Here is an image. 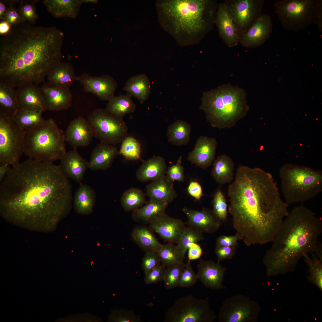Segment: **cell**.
Returning <instances> with one entry per match:
<instances>
[{
  "instance_id": "2e32d148",
  "label": "cell",
  "mask_w": 322,
  "mask_h": 322,
  "mask_svg": "<svg viewBox=\"0 0 322 322\" xmlns=\"http://www.w3.org/2000/svg\"><path fill=\"white\" fill-rule=\"evenodd\" d=\"M273 24L270 16L261 14L248 30L239 38V43L248 48L261 46L269 38L272 31Z\"/></svg>"
},
{
  "instance_id": "4316f807",
  "label": "cell",
  "mask_w": 322,
  "mask_h": 322,
  "mask_svg": "<svg viewBox=\"0 0 322 322\" xmlns=\"http://www.w3.org/2000/svg\"><path fill=\"white\" fill-rule=\"evenodd\" d=\"M142 161L136 174L137 178L140 182L152 181L166 175L167 168L165 160L162 157L154 156Z\"/></svg>"
},
{
  "instance_id": "836d02e7",
  "label": "cell",
  "mask_w": 322,
  "mask_h": 322,
  "mask_svg": "<svg viewBox=\"0 0 322 322\" xmlns=\"http://www.w3.org/2000/svg\"><path fill=\"white\" fill-rule=\"evenodd\" d=\"M212 164L211 174L218 183L224 185L232 181L235 164L230 157L225 154L220 155L215 159Z\"/></svg>"
},
{
  "instance_id": "be15d7a7",
  "label": "cell",
  "mask_w": 322,
  "mask_h": 322,
  "mask_svg": "<svg viewBox=\"0 0 322 322\" xmlns=\"http://www.w3.org/2000/svg\"><path fill=\"white\" fill-rule=\"evenodd\" d=\"M81 1L82 4L84 3H96L97 2V0H81Z\"/></svg>"
},
{
  "instance_id": "5b68a950",
  "label": "cell",
  "mask_w": 322,
  "mask_h": 322,
  "mask_svg": "<svg viewBox=\"0 0 322 322\" xmlns=\"http://www.w3.org/2000/svg\"><path fill=\"white\" fill-rule=\"evenodd\" d=\"M218 4L213 0H170L159 8L164 27L185 46L198 44L213 28Z\"/></svg>"
},
{
  "instance_id": "ac0fdd59",
  "label": "cell",
  "mask_w": 322,
  "mask_h": 322,
  "mask_svg": "<svg viewBox=\"0 0 322 322\" xmlns=\"http://www.w3.org/2000/svg\"><path fill=\"white\" fill-rule=\"evenodd\" d=\"M46 110L67 109L72 106V95L69 87L56 85L47 82L39 87Z\"/></svg>"
},
{
  "instance_id": "94428289",
  "label": "cell",
  "mask_w": 322,
  "mask_h": 322,
  "mask_svg": "<svg viewBox=\"0 0 322 322\" xmlns=\"http://www.w3.org/2000/svg\"><path fill=\"white\" fill-rule=\"evenodd\" d=\"M11 168L7 164L0 165V181L1 182L5 177L7 172Z\"/></svg>"
},
{
  "instance_id": "7bdbcfd3",
  "label": "cell",
  "mask_w": 322,
  "mask_h": 322,
  "mask_svg": "<svg viewBox=\"0 0 322 322\" xmlns=\"http://www.w3.org/2000/svg\"><path fill=\"white\" fill-rule=\"evenodd\" d=\"M121 143L119 154L128 160L141 159V147L138 141L133 137L127 136Z\"/></svg>"
},
{
  "instance_id": "44dd1931",
  "label": "cell",
  "mask_w": 322,
  "mask_h": 322,
  "mask_svg": "<svg viewBox=\"0 0 322 322\" xmlns=\"http://www.w3.org/2000/svg\"><path fill=\"white\" fill-rule=\"evenodd\" d=\"M197 268L198 279L205 287L215 290L225 288L223 281L227 268L219 262L201 259Z\"/></svg>"
},
{
  "instance_id": "4dcf8cb0",
  "label": "cell",
  "mask_w": 322,
  "mask_h": 322,
  "mask_svg": "<svg viewBox=\"0 0 322 322\" xmlns=\"http://www.w3.org/2000/svg\"><path fill=\"white\" fill-rule=\"evenodd\" d=\"M73 198L74 207L78 213L88 215L92 213L96 201V193L94 189L90 186L79 184Z\"/></svg>"
},
{
  "instance_id": "d6986e66",
  "label": "cell",
  "mask_w": 322,
  "mask_h": 322,
  "mask_svg": "<svg viewBox=\"0 0 322 322\" xmlns=\"http://www.w3.org/2000/svg\"><path fill=\"white\" fill-rule=\"evenodd\" d=\"M150 227L164 241L177 243L186 227L181 219L168 215L165 212L149 223Z\"/></svg>"
},
{
  "instance_id": "6f0895ef",
  "label": "cell",
  "mask_w": 322,
  "mask_h": 322,
  "mask_svg": "<svg viewBox=\"0 0 322 322\" xmlns=\"http://www.w3.org/2000/svg\"><path fill=\"white\" fill-rule=\"evenodd\" d=\"M187 190L189 194L197 200H199L202 196L201 186L197 182H191L188 185Z\"/></svg>"
},
{
  "instance_id": "d590c367",
  "label": "cell",
  "mask_w": 322,
  "mask_h": 322,
  "mask_svg": "<svg viewBox=\"0 0 322 322\" xmlns=\"http://www.w3.org/2000/svg\"><path fill=\"white\" fill-rule=\"evenodd\" d=\"M132 97L128 93L118 96H114L108 101L105 109L112 115L123 119L125 115L134 112L135 109L136 105Z\"/></svg>"
},
{
  "instance_id": "680465c9",
  "label": "cell",
  "mask_w": 322,
  "mask_h": 322,
  "mask_svg": "<svg viewBox=\"0 0 322 322\" xmlns=\"http://www.w3.org/2000/svg\"><path fill=\"white\" fill-rule=\"evenodd\" d=\"M188 251V260L190 261L199 258L202 253V249L197 243L191 244Z\"/></svg>"
},
{
  "instance_id": "6125c7cd",
  "label": "cell",
  "mask_w": 322,
  "mask_h": 322,
  "mask_svg": "<svg viewBox=\"0 0 322 322\" xmlns=\"http://www.w3.org/2000/svg\"><path fill=\"white\" fill-rule=\"evenodd\" d=\"M8 8L4 0H0V18L1 20H3Z\"/></svg>"
},
{
  "instance_id": "b9f144b4",
  "label": "cell",
  "mask_w": 322,
  "mask_h": 322,
  "mask_svg": "<svg viewBox=\"0 0 322 322\" xmlns=\"http://www.w3.org/2000/svg\"><path fill=\"white\" fill-rule=\"evenodd\" d=\"M203 238L202 233L189 226L186 227L177 245L183 261L189 245L193 243H197Z\"/></svg>"
},
{
  "instance_id": "f907efd6",
  "label": "cell",
  "mask_w": 322,
  "mask_h": 322,
  "mask_svg": "<svg viewBox=\"0 0 322 322\" xmlns=\"http://www.w3.org/2000/svg\"><path fill=\"white\" fill-rule=\"evenodd\" d=\"M182 156H180L176 164L171 165L167 169L165 175L173 182L175 181L182 182L185 181L184 169L182 165Z\"/></svg>"
},
{
  "instance_id": "d6a6232c",
  "label": "cell",
  "mask_w": 322,
  "mask_h": 322,
  "mask_svg": "<svg viewBox=\"0 0 322 322\" xmlns=\"http://www.w3.org/2000/svg\"><path fill=\"white\" fill-rule=\"evenodd\" d=\"M151 88V82L148 76L145 74H142L130 78L126 83L123 89L142 104L148 99Z\"/></svg>"
},
{
  "instance_id": "d4e9b609",
  "label": "cell",
  "mask_w": 322,
  "mask_h": 322,
  "mask_svg": "<svg viewBox=\"0 0 322 322\" xmlns=\"http://www.w3.org/2000/svg\"><path fill=\"white\" fill-rule=\"evenodd\" d=\"M19 108L26 111L44 112L46 109L44 101L38 85L29 84L16 90Z\"/></svg>"
},
{
  "instance_id": "4fadbf2b",
  "label": "cell",
  "mask_w": 322,
  "mask_h": 322,
  "mask_svg": "<svg viewBox=\"0 0 322 322\" xmlns=\"http://www.w3.org/2000/svg\"><path fill=\"white\" fill-rule=\"evenodd\" d=\"M261 311L255 301L242 294L234 295L226 299L219 311V322H256Z\"/></svg>"
},
{
  "instance_id": "83f0119b",
  "label": "cell",
  "mask_w": 322,
  "mask_h": 322,
  "mask_svg": "<svg viewBox=\"0 0 322 322\" xmlns=\"http://www.w3.org/2000/svg\"><path fill=\"white\" fill-rule=\"evenodd\" d=\"M173 183L165 175L148 184L145 194L149 198L171 203L177 196Z\"/></svg>"
},
{
  "instance_id": "ab89813d",
  "label": "cell",
  "mask_w": 322,
  "mask_h": 322,
  "mask_svg": "<svg viewBox=\"0 0 322 322\" xmlns=\"http://www.w3.org/2000/svg\"><path fill=\"white\" fill-rule=\"evenodd\" d=\"M145 194L141 189L132 188L125 191L120 199V203L126 211H133L145 204L147 202Z\"/></svg>"
},
{
  "instance_id": "f1b7e54d",
  "label": "cell",
  "mask_w": 322,
  "mask_h": 322,
  "mask_svg": "<svg viewBox=\"0 0 322 322\" xmlns=\"http://www.w3.org/2000/svg\"><path fill=\"white\" fill-rule=\"evenodd\" d=\"M42 3L48 11L57 18H75L82 4L81 0H43Z\"/></svg>"
},
{
  "instance_id": "91938a15",
  "label": "cell",
  "mask_w": 322,
  "mask_h": 322,
  "mask_svg": "<svg viewBox=\"0 0 322 322\" xmlns=\"http://www.w3.org/2000/svg\"><path fill=\"white\" fill-rule=\"evenodd\" d=\"M12 26L6 21L1 20L0 22V34L3 35L7 34L10 30Z\"/></svg>"
},
{
  "instance_id": "7402d4cb",
  "label": "cell",
  "mask_w": 322,
  "mask_h": 322,
  "mask_svg": "<svg viewBox=\"0 0 322 322\" xmlns=\"http://www.w3.org/2000/svg\"><path fill=\"white\" fill-rule=\"evenodd\" d=\"M65 141L76 149L88 146L94 137L87 120L80 116L72 120L64 132Z\"/></svg>"
},
{
  "instance_id": "f6af8a7d",
  "label": "cell",
  "mask_w": 322,
  "mask_h": 322,
  "mask_svg": "<svg viewBox=\"0 0 322 322\" xmlns=\"http://www.w3.org/2000/svg\"><path fill=\"white\" fill-rule=\"evenodd\" d=\"M185 265V264L183 262L172 264L166 267L163 281L165 289L171 290L177 287L179 277Z\"/></svg>"
},
{
  "instance_id": "ffe728a7",
  "label": "cell",
  "mask_w": 322,
  "mask_h": 322,
  "mask_svg": "<svg viewBox=\"0 0 322 322\" xmlns=\"http://www.w3.org/2000/svg\"><path fill=\"white\" fill-rule=\"evenodd\" d=\"M218 143L214 138L201 136L198 137L187 159L192 164L203 169L210 166L215 160Z\"/></svg>"
},
{
  "instance_id": "db71d44e",
  "label": "cell",
  "mask_w": 322,
  "mask_h": 322,
  "mask_svg": "<svg viewBox=\"0 0 322 322\" xmlns=\"http://www.w3.org/2000/svg\"><path fill=\"white\" fill-rule=\"evenodd\" d=\"M3 20L7 21L12 26L26 22L20 16L14 5L9 6Z\"/></svg>"
},
{
  "instance_id": "8992f818",
  "label": "cell",
  "mask_w": 322,
  "mask_h": 322,
  "mask_svg": "<svg viewBox=\"0 0 322 322\" xmlns=\"http://www.w3.org/2000/svg\"><path fill=\"white\" fill-rule=\"evenodd\" d=\"M245 90L238 86L222 85L203 93L200 109L212 127L230 129L245 117L249 110Z\"/></svg>"
},
{
  "instance_id": "c3c4849f",
  "label": "cell",
  "mask_w": 322,
  "mask_h": 322,
  "mask_svg": "<svg viewBox=\"0 0 322 322\" xmlns=\"http://www.w3.org/2000/svg\"><path fill=\"white\" fill-rule=\"evenodd\" d=\"M190 261L188 260L185 264V267L180 275L177 287L181 288L190 287L195 284L198 280L197 274L193 270Z\"/></svg>"
},
{
  "instance_id": "603a6c76",
  "label": "cell",
  "mask_w": 322,
  "mask_h": 322,
  "mask_svg": "<svg viewBox=\"0 0 322 322\" xmlns=\"http://www.w3.org/2000/svg\"><path fill=\"white\" fill-rule=\"evenodd\" d=\"M214 24L217 27L219 37L228 47L237 46L239 37L237 28L224 4H218Z\"/></svg>"
},
{
  "instance_id": "5bb4252c",
  "label": "cell",
  "mask_w": 322,
  "mask_h": 322,
  "mask_svg": "<svg viewBox=\"0 0 322 322\" xmlns=\"http://www.w3.org/2000/svg\"><path fill=\"white\" fill-rule=\"evenodd\" d=\"M263 0H227L223 3L237 30L239 38L261 14Z\"/></svg>"
},
{
  "instance_id": "1f68e13d",
  "label": "cell",
  "mask_w": 322,
  "mask_h": 322,
  "mask_svg": "<svg viewBox=\"0 0 322 322\" xmlns=\"http://www.w3.org/2000/svg\"><path fill=\"white\" fill-rule=\"evenodd\" d=\"M76 77L72 64L62 61L51 69L47 78L49 82L60 86L69 87L76 80Z\"/></svg>"
},
{
  "instance_id": "ee69618b",
  "label": "cell",
  "mask_w": 322,
  "mask_h": 322,
  "mask_svg": "<svg viewBox=\"0 0 322 322\" xmlns=\"http://www.w3.org/2000/svg\"><path fill=\"white\" fill-rule=\"evenodd\" d=\"M161 263L166 267L174 264L183 262L177 246L168 242L162 245L157 252Z\"/></svg>"
},
{
  "instance_id": "484cf974",
  "label": "cell",
  "mask_w": 322,
  "mask_h": 322,
  "mask_svg": "<svg viewBox=\"0 0 322 322\" xmlns=\"http://www.w3.org/2000/svg\"><path fill=\"white\" fill-rule=\"evenodd\" d=\"M119 151L114 145L101 142L93 150L88 163L91 170H106L111 166Z\"/></svg>"
},
{
  "instance_id": "11a10c76",
  "label": "cell",
  "mask_w": 322,
  "mask_h": 322,
  "mask_svg": "<svg viewBox=\"0 0 322 322\" xmlns=\"http://www.w3.org/2000/svg\"><path fill=\"white\" fill-rule=\"evenodd\" d=\"M236 250V247L234 246L216 247L215 252L217 258V262L232 258L235 255Z\"/></svg>"
},
{
  "instance_id": "52a82bcc",
  "label": "cell",
  "mask_w": 322,
  "mask_h": 322,
  "mask_svg": "<svg viewBox=\"0 0 322 322\" xmlns=\"http://www.w3.org/2000/svg\"><path fill=\"white\" fill-rule=\"evenodd\" d=\"M64 132L50 118L24 131V153L29 159L53 163L66 152Z\"/></svg>"
},
{
  "instance_id": "cb8c5ba5",
  "label": "cell",
  "mask_w": 322,
  "mask_h": 322,
  "mask_svg": "<svg viewBox=\"0 0 322 322\" xmlns=\"http://www.w3.org/2000/svg\"><path fill=\"white\" fill-rule=\"evenodd\" d=\"M60 160L59 165L66 176L81 183L88 168L89 162L81 156L76 149L66 152Z\"/></svg>"
},
{
  "instance_id": "f546056e",
  "label": "cell",
  "mask_w": 322,
  "mask_h": 322,
  "mask_svg": "<svg viewBox=\"0 0 322 322\" xmlns=\"http://www.w3.org/2000/svg\"><path fill=\"white\" fill-rule=\"evenodd\" d=\"M168 203L150 198L144 205L133 211L132 217L138 222L144 224L151 222L165 212Z\"/></svg>"
},
{
  "instance_id": "8fae6325",
  "label": "cell",
  "mask_w": 322,
  "mask_h": 322,
  "mask_svg": "<svg viewBox=\"0 0 322 322\" xmlns=\"http://www.w3.org/2000/svg\"><path fill=\"white\" fill-rule=\"evenodd\" d=\"M23 130L12 115L0 110V165L19 163L24 151Z\"/></svg>"
},
{
  "instance_id": "bcb514c9",
  "label": "cell",
  "mask_w": 322,
  "mask_h": 322,
  "mask_svg": "<svg viewBox=\"0 0 322 322\" xmlns=\"http://www.w3.org/2000/svg\"><path fill=\"white\" fill-rule=\"evenodd\" d=\"M18 9V13L26 22L34 25L38 17L32 0L23 1Z\"/></svg>"
},
{
  "instance_id": "9a60e30c",
  "label": "cell",
  "mask_w": 322,
  "mask_h": 322,
  "mask_svg": "<svg viewBox=\"0 0 322 322\" xmlns=\"http://www.w3.org/2000/svg\"><path fill=\"white\" fill-rule=\"evenodd\" d=\"M83 90L92 93L103 101H108L114 95L117 86L114 79L109 75L93 76L87 73H82L76 77Z\"/></svg>"
},
{
  "instance_id": "9f6ffc18",
  "label": "cell",
  "mask_w": 322,
  "mask_h": 322,
  "mask_svg": "<svg viewBox=\"0 0 322 322\" xmlns=\"http://www.w3.org/2000/svg\"><path fill=\"white\" fill-rule=\"evenodd\" d=\"M242 239L241 236L237 232L234 236H221L216 239V247L227 246L236 247L238 245V241Z\"/></svg>"
},
{
  "instance_id": "e575fe53",
  "label": "cell",
  "mask_w": 322,
  "mask_h": 322,
  "mask_svg": "<svg viewBox=\"0 0 322 322\" xmlns=\"http://www.w3.org/2000/svg\"><path fill=\"white\" fill-rule=\"evenodd\" d=\"M153 231L150 227L143 225L137 226L132 231L131 238L145 252L151 251L157 253L162 244L158 240Z\"/></svg>"
},
{
  "instance_id": "e0dca14e",
  "label": "cell",
  "mask_w": 322,
  "mask_h": 322,
  "mask_svg": "<svg viewBox=\"0 0 322 322\" xmlns=\"http://www.w3.org/2000/svg\"><path fill=\"white\" fill-rule=\"evenodd\" d=\"M182 210L187 218L186 224L202 233H213L222 224V222L213 210L208 208L203 207L198 210L184 207Z\"/></svg>"
},
{
  "instance_id": "30bf717a",
  "label": "cell",
  "mask_w": 322,
  "mask_h": 322,
  "mask_svg": "<svg viewBox=\"0 0 322 322\" xmlns=\"http://www.w3.org/2000/svg\"><path fill=\"white\" fill-rule=\"evenodd\" d=\"M217 318L207 299L188 295L179 298L168 309L165 322H213Z\"/></svg>"
},
{
  "instance_id": "277c9868",
  "label": "cell",
  "mask_w": 322,
  "mask_h": 322,
  "mask_svg": "<svg viewBox=\"0 0 322 322\" xmlns=\"http://www.w3.org/2000/svg\"><path fill=\"white\" fill-rule=\"evenodd\" d=\"M275 233L263 263L268 276L293 272L300 258L314 253L322 258L318 238L322 232V220L303 205L288 213Z\"/></svg>"
},
{
  "instance_id": "6da1fadb",
  "label": "cell",
  "mask_w": 322,
  "mask_h": 322,
  "mask_svg": "<svg viewBox=\"0 0 322 322\" xmlns=\"http://www.w3.org/2000/svg\"><path fill=\"white\" fill-rule=\"evenodd\" d=\"M1 182L0 215L13 224L51 232L71 210L72 186L59 165L29 158L11 167Z\"/></svg>"
},
{
  "instance_id": "f5cc1de1",
  "label": "cell",
  "mask_w": 322,
  "mask_h": 322,
  "mask_svg": "<svg viewBox=\"0 0 322 322\" xmlns=\"http://www.w3.org/2000/svg\"><path fill=\"white\" fill-rule=\"evenodd\" d=\"M142 260L141 267L145 274L151 270L159 265L161 263L157 253L149 251L145 252Z\"/></svg>"
},
{
  "instance_id": "60d3db41",
  "label": "cell",
  "mask_w": 322,
  "mask_h": 322,
  "mask_svg": "<svg viewBox=\"0 0 322 322\" xmlns=\"http://www.w3.org/2000/svg\"><path fill=\"white\" fill-rule=\"evenodd\" d=\"M311 258L308 254L304 256V261L308 267V281L322 290V259L318 258L314 253L311 254Z\"/></svg>"
},
{
  "instance_id": "7dc6e473",
  "label": "cell",
  "mask_w": 322,
  "mask_h": 322,
  "mask_svg": "<svg viewBox=\"0 0 322 322\" xmlns=\"http://www.w3.org/2000/svg\"><path fill=\"white\" fill-rule=\"evenodd\" d=\"M213 204L214 213L222 222H225L227 219V205L224 195L219 188L214 195Z\"/></svg>"
},
{
  "instance_id": "816d5d0a",
  "label": "cell",
  "mask_w": 322,
  "mask_h": 322,
  "mask_svg": "<svg viewBox=\"0 0 322 322\" xmlns=\"http://www.w3.org/2000/svg\"><path fill=\"white\" fill-rule=\"evenodd\" d=\"M166 266L161 263L158 266L151 270L145 274L144 281L148 284H155L163 281Z\"/></svg>"
},
{
  "instance_id": "ba28073f",
  "label": "cell",
  "mask_w": 322,
  "mask_h": 322,
  "mask_svg": "<svg viewBox=\"0 0 322 322\" xmlns=\"http://www.w3.org/2000/svg\"><path fill=\"white\" fill-rule=\"evenodd\" d=\"M281 190L288 205L304 202L322 191V172L303 165L287 164L280 169Z\"/></svg>"
},
{
  "instance_id": "9c48e42d",
  "label": "cell",
  "mask_w": 322,
  "mask_h": 322,
  "mask_svg": "<svg viewBox=\"0 0 322 322\" xmlns=\"http://www.w3.org/2000/svg\"><path fill=\"white\" fill-rule=\"evenodd\" d=\"M274 7L284 29L297 32L317 23L322 30L321 0H279L274 4Z\"/></svg>"
},
{
  "instance_id": "7c38bea8",
  "label": "cell",
  "mask_w": 322,
  "mask_h": 322,
  "mask_svg": "<svg viewBox=\"0 0 322 322\" xmlns=\"http://www.w3.org/2000/svg\"><path fill=\"white\" fill-rule=\"evenodd\" d=\"M94 137L101 142L115 145L127 136L128 127L123 120L108 113L105 109H97L87 120Z\"/></svg>"
},
{
  "instance_id": "681fc988",
  "label": "cell",
  "mask_w": 322,
  "mask_h": 322,
  "mask_svg": "<svg viewBox=\"0 0 322 322\" xmlns=\"http://www.w3.org/2000/svg\"><path fill=\"white\" fill-rule=\"evenodd\" d=\"M108 321L111 322H140V316L131 310L124 309L113 310L108 316Z\"/></svg>"
},
{
  "instance_id": "74e56055",
  "label": "cell",
  "mask_w": 322,
  "mask_h": 322,
  "mask_svg": "<svg viewBox=\"0 0 322 322\" xmlns=\"http://www.w3.org/2000/svg\"><path fill=\"white\" fill-rule=\"evenodd\" d=\"M19 108L15 88L0 82V110L13 115Z\"/></svg>"
},
{
  "instance_id": "7a4b0ae2",
  "label": "cell",
  "mask_w": 322,
  "mask_h": 322,
  "mask_svg": "<svg viewBox=\"0 0 322 322\" xmlns=\"http://www.w3.org/2000/svg\"><path fill=\"white\" fill-rule=\"evenodd\" d=\"M228 194L233 227L245 244L272 242L288 214L289 205L281 198L271 174L260 168L239 166Z\"/></svg>"
},
{
  "instance_id": "3957f363",
  "label": "cell",
  "mask_w": 322,
  "mask_h": 322,
  "mask_svg": "<svg viewBox=\"0 0 322 322\" xmlns=\"http://www.w3.org/2000/svg\"><path fill=\"white\" fill-rule=\"evenodd\" d=\"M63 33L27 22L12 26L0 39V82L14 88L44 80L62 61Z\"/></svg>"
},
{
  "instance_id": "f35d334b",
  "label": "cell",
  "mask_w": 322,
  "mask_h": 322,
  "mask_svg": "<svg viewBox=\"0 0 322 322\" xmlns=\"http://www.w3.org/2000/svg\"><path fill=\"white\" fill-rule=\"evenodd\" d=\"M43 112L26 111L19 108L12 115L15 121L24 131L43 123L45 120L42 117Z\"/></svg>"
},
{
  "instance_id": "8d00e7d4",
  "label": "cell",
  "mask_w": 322,
  "mask_h": 322,
  "mask_svg": "<svg viewBox=\"0 0 322 322\" xmlns=\"http://www.w3.org/2000/svg\"><path fill=\"white\" fill-rule=\"evenodd\" d=\"M191 126L187 122L177 120L171 124L167 130L168 141L173 145H187L190 140Z\"/></svg>"
}]
</instances>
